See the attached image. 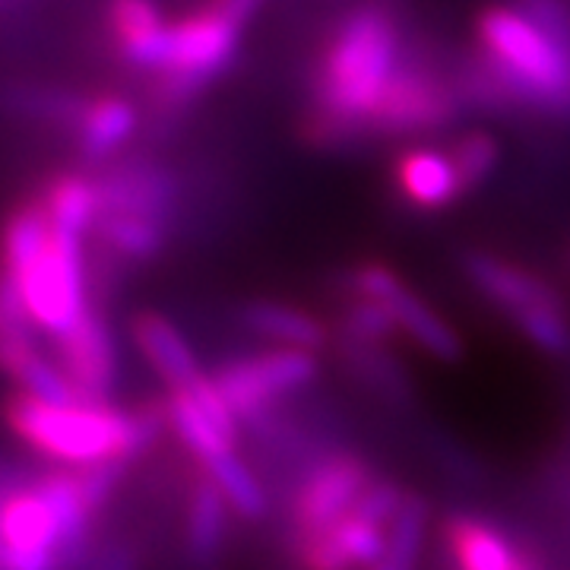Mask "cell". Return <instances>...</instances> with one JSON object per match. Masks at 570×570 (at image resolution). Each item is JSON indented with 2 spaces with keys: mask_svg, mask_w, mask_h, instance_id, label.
<instances>
[{
  "mask_svg": "<svg viewBox=\"0 0 570 570\" xmlns=\"http://www.w3.org/2000/svg\"><path fill=\"white\" fill-rule=\"evenodd\" d=\"M108 26L115 36V51L130 70L156 80L168 67L171 20L165 17L159 0H108Z\"/></svg>",
  "mask_w": 570,
  "mask_h": 570,
  "instance_id": "obj_13",
  "label": "cell"
},
{
  "mask_svg": "<svg viewBox=\"0 0 570 570\" xmlns=\"http://www.w3.org/2000/svg\"><path fill=\"white\" fill-rule=\"evenodd\" d=\"M92 235L115 264H149L168 247L171 225L140 216H99Z\"/></svg>",
  "mask_w": 570,
  "mask_h": 570,
  "instance_id": "obj_26",
  "label": "cell"
},
{
  "mask_svg": "<svg viewBox=\"0 0 570 570\" xmlns=\"http://www.w3.org/2000/svg\"><path fill=\"white\" fill-rule=\"evenodd\" d=\"M466 108L456 73L450 77L444 67L431 63L409 48L400 70L393 73L384 99L374 111L371 137H415L441 130L460 118Z\"/></svg>",
  "mask_w": 570,
  "mask_h": 570,
  "instance_id": "obj_5",
  "label": "cell"
},
{
  "mask_svg": "<svg viewBox=\"0 0 570 570\" xmlns=\"http://www.w3.org/2000/svg\"><path fill=\"white\" fill-rule=\"evenodd\" d=\"M0 3H7V0H0Z\"/></svg>",
  "mask_w": 570,
  "mask_h": 570,
  "instance_id": "obj_35",
  "label": "cell"
},
{
  "mask_svg": "<svg viewBox=\"0 0 570 570\" xmlns=\"http://www.w3.org/2000/svg\"><path fill=\"white\" fill-rule=\"evenodd\" d=\"M346 288L348 295H362V298H374V302L387 305L400 333H406L409 340L425 348L431 358L456 362L463 355V340L453 330V324H448L425 298H419L406 285V279L387 264H358L355 269H348Z\"/></svg>",
  "mask_w": 570,
  "mask_h": 570,
  "instance_id": "obj_8",
  "label": "cell"
},
{
  "mask_svg": "<svg viewBox=\"0 0 570 570\" xmlns=\"http://www.w3.org/2000/svg\"><path fill=\"white\" fill-rule=\"evenodd\" d=\"M513 570H546V568H542V561H539V558H535L530 549H517Z\"/></svg>",
  "mask_w": 570,
  "mask_h": 570,
  "instance_id": "obj_33",
  "label": "cell"
},
{
  "mask_svg": "<svg viewBox=\"0 0 570 570\" xmlns=\"http://www.w3.org/2000/svg\"><path fill=\"white\" fill-rule=\"evenodd\" d=\"M165 400V415H168V431L181 441V448L194 456L197 466H204L209 460L235 453L238 441L228 438L223 428L213 422V415L200 406V400L187 387L168 390Z\"/></svg>",
  "mask_w": 570,
  "mask_h": 570,
  "instance_id": "obj_20",
  "label": "cell"
},
{
  "mask_svg": "<svg viewBox=\"0 0 570 570\" xmlns=\"http://www.w3.org/2000/svg\"><path fill=\"white\" fill-rule=\"evenodd\" d=\"M390 546V527L352 508L333 527L307 535H288L295 570H374Z\"/></svg>",
  "mask_w": 570,
  "mask_h": 570,
  "instance_id": "obj_11",
  "label": "cell"
},
{
  "mask_svg": "<svg viewBox=\"0 0 570 570\" xmlns=\"http://www.w3.org/2000/svg\"><path fill=\"white\" fill-rule=\"evenodd\" d=\"M238 321L254 336L273 340L276 346L317 352L330 343V330L314 314H307L302 307L283 305V302H266V298L247 302L238 311Z\"/></svg>",
  "mask_w": 570,
  "mask_h": 570,
  "instance_id": "obj_19",
  "label": "cell"
},
{
  "mask_svg": "<svg viewBox=\"0 0 570 570\" xmlns=\"http://www.w3.org/2000/svg\"><path fill=\"white\" fill-rule=\"evenodd\" d=\"M197 469H204L206 475L216 482V489L223 491L225 504L235 510L242 520H250V523L264 520L266 510H269L264 485L257 482V475L235 453H223V456H216V460H209V463Z\"/></svg>",
  "mask_w": 570,
  "mask_h": 570,
  "instance_id": "obj_28",
  "label": "cell"
},
{
  "mask_svg": "<svg viewBox=\"0 0 570 570\" xmlns=\"http://www.w3.org/2000/svg\"><path fill=\"white\" fill-rule=\"evenodd\" d=\"M130 336H134V346L140 348V355L146 358V365L163 377L168 390L187 387L204 374L197 365L194 348L187 346V340L181 336V330L165 314H156V311L137 314L130 321Z\"/></svg>",
  "mask_w": 570,
  "mask_h": 570,
  "instance_id": "obj_18",
  "label": "cell"
},
{
  "mask_svg": "<svg viewBox=\"0 0 570 570\" xmlns=\"http://www.w3.org/2000/svg\"><path fill=\"white\" fill-rule=\"evenodd\" d=\"M0 105L20 118L77 134L82 115L89 108V96L61 89V86H45V82H13L0 92Z\"/></svg>",
  "mask_w": 570,
  "mask_h": 570,
  "instance_id": "obj_23",
  "label": "cell"
},
{
  "mask_svg": "<svg viewBox=\"0 0 570 570\" xmlns=\"http://www.w3.org/2000/svg\"><path fill=\"white\" fill-rule=\"evenodd\" d=\"M448 153L466 194L479 190L501 165V142L494 140V134L489 130H466Z\"/></svg>",
  "mask_w": 570,
  "mask_h": 570,
  "instance_id": "obj_30",
  "label": "cell"
},
{
  "mask_svg": "<svg viewBox=\"0 0 570 570\" xmlns=\"http://www.w3.org/2000/svg\"><path fill=\"white\" fill-rule=\"evenodd\" d=\"M508 321L517 326V330H520V336H523L532 348H539L542 355L570 362L568 307H554V305L523 307V311L510 314Z\"/></svg>",
  "mask_w": 570,
  "mask_h": 570,
  "instance_id": "obj_29",
  "label": "cell"
},
{
  "mask_svg": "<svg viewBox=\"0 0 570 570\" xmlns=\"http://www.w3.org/2000/svg\"><path fill=\"white\" fill-rule=\"evenodd\" d=\"M51 245V219L41 200L20 204L0 225V266L13 276L39 261L45 247Z\"/></svg>",
  "mask_w": 570,
  "mask_h": 570,
  "instance_id": "obj_27",
  "label": "cell"
},
{
  "mask_svg": "<svg viewBox=\"0 0 570 570\" xmlns=\"http://www.w3.org/2000/svg\"><path fill=\"white\" fill-rule=\"evenodd\" d=\"M41 206L51 219V228L73 238H89L99 223V194H96V178L70 171L58 175L45 184L41 190Z\"/></svg>",
  "mask_w": 570,
  "mask_h": 570,
  "instance_id": "obj_22",
  "label": "cell"
},
{
  "mask_svg": "<svg viewBox=\"0 0 570 570\" xmlns=\"http://www.w3.org/2000/svg\"><path fill=\"white\" fill-rule=\"evenodd\" d=\"M99 216H140L153 223L175 225L181 187L171 168L153 156H118L96 175Z\"/></svg>",
  "mask_w": 570,
  "mask_h": 570,
  "instance_id": "obj_10",
  "label": "cell"
},
{
  "mask_svg": "<svg viewBox=\"0 0 570 570\" xmlns=\"http://www.w3.org/2000/svg\"><path fill=\"white\" fill-rule=\"evenodd\" d=\"M412 568H415L412 561H406V558H400V554L387 551V554H384V561H381L374 570H412Z\"/></svg>",
  "mask_w": 570,
  "mask_h": 570,
  "instance_id": "obj_34",
  "label": "cell"
},
{
  "mask_svg": "<svg viewBox=\"0 0 570 570\" xmlns=\"http://www.w3.org/2000/svg\"><path fill=\"white\" fill-rule=\"evenodd\" d=\"M374 482V469L358 453H333L302 475L288 501V535H307L343 520L362 491Z\"/></svg>",
  "mask_w": 570,
  "mask_h": 570,
  "instance_id": "obj_9",
  "label": "cell"
},
{
  "mask_svg": "<svg viewBox=\"0 0 570 570\" xmlns=\"http://www.w3.org/2000/svg\"><path fill=\"white\" fill-rule=\"evenodd\" d=\"M264 0H209L200 10L171 20L168 67L153 80L156 118H178L197 102L238 58L242 36Z\"/></svg>",
  "mask_w": 570,
  "mask_h": 570,
  "instance_id": "obj_4",
  "label": "cell"
},
{
  "mask_svg": "<svg viewBox=\"0 0 570 570\" xmlns=\"http://www.w3.org/2000/svg\"><path fill=\"white\" fill-rule=\"evenodd\" d=\"M41 330L22 298L20 279L0 266V374L13 377L17 367L41 352Z\"/></svg>",
  "mask_w": 570,
  "mask_h": 570,
  "instance_id": "obj_25",
  "label": "cell"
},
{
  "mask_svg": "<svg viewBox=\"0 0 570 570\" xmlns=\"http://www.w3.org/2000/svg\"><path fill=\"white\" fill-rule=\"evenodd\" d=\"M444 539L460 570H513L517 549L485 520L453 513L444 523Z\"/></svg>",
  "mask_w": 570,
  "mask_h": 570,
  "instance_id": "obj_24",
  "label": "cell"
},
{
  "mask_svg": "<svg viewBox=\"0 0 570 570\" xmlns=\"http://www.w3.org/2000/svg\"><path fill=\"white\" fill-rule=\"evenodd\" d=\"M225 532H228V504L216 482L197 469L187 489L184 504V558L194 568H213L223 554Z\"/></svg>",
  "mask_w": 570,
  "mask_h": 570,
  "instance_id": "obj_17",
  "label": "cell"
},
{
  "mask_svg": "<svg viewBox=\"0 0 570 570\" xmlns=\"http://www.w3.org/2000/svg\"><path fill=\"white\" fill-rule=\"evenodd\" d=\"M396 333H400V326L393 321L387 305H381L374 298H362V295H348L340 336L358 340V343H390Z\"/></svg>",
  "mask_w": 570,
  "mask_h": 570,
  "instance_id": "obj_31",
  "label": "cell"
},
{
  "mask_svg": "<svg viewBox=\"0 0 570 570\" xmlns=\"http://www.w3.org/2000/svg\"><path fill=\"white\" fill-rule=\"evenodd\" d=\"M393 187L396 197L419 213H441L466 197L450 153L434 146L406 149L393 165Z\"/></svg>",
  "mask_w": 570,
  "mask_h": 570,
  "instance_id": "obj_15",
  "label": "cell"
},
{
  "mask_svg": "<svg viewBox=\"0 0 570 570\" xmlns=\"http://www.w3.org/2000/svg\"><path fill=\"white\" fill-rule=\"evenodd\" d=\"M472 36L456 70L466 108L570 124V0H494Z\"/></svg>",
  "mask_w": 570,
  "mask_h": 570,
  "instance_id": "obj_1",
  "label": "cell"
},
{
  "mask_svg": "<svg viewBox=\"0 0 570 570\" xmlns=\"http://www.w3.org/2000/svg\"><path fill=\"white\" fill-rule=\"evenodd\" d=\"M0 419L36 456L61 466H89L105 460L137 463L168 431L165 400L134 409L115 403L55 406L17 390L3 396Z\"/></svg>",
  "mask_w": 570,
  "mask_h": 570,
  "instance_id": "obj_3",
  "label": "cell"
},
{
  "mask_svg": "<svg viewBox=\"0 0 570 570\" xmlns=\"http://www.w3.org/2000/svg\"><path fill=\"white\" fill-rule=\"evenodd\" d=\"M336 348H340V358L348 367V374L367 384L381 400H387L393 406L412 403V396H415L412 377L403 362L390 355L387 343H358V340L340 336Z\"/></svg>",
  "mask_w": 570,
  "mask_h": 570,
  "instance_id": "obj_21",
  "label": "cell"
},
{
  "mask_svg": "<svg viewBox=\"0 0 570 570\" xmlns=\"http://www.w3.org/2000/svg\"><path fill=\"white\" fill-rule=\"evenodd\" d=\"M51 346L82 403H111L118 387V343L102 307H89Z\"/></svg>",
  "mask_w": 570,
  "mask_h": 570,
  "instance_id": "obj_12",
  "label": "cell"
},
{
  "mask_svg": "<svg viewBox=\"0 0 570 570\" xmlns=\"http://www.w3.org/2000/svg\"><path fill=\"white\" fill-rule=\"evenodd\" d=\"M0 570H3V564H0Z\"/></svg>",
  "mask_w": 570,
  "mask_h": 570,
  "instance_id": "obj_36",
  "label": "cell"
},
{
  "mask_svg": "<svg viewBox=\"0 0 570 570\" xmlns=\"http://www.w3.org/2000/svg\"><path fill=\"white\" fill-rule=\"evenodd\" d=\"M140 546L134 539H102L89 554L82 570H140Z\"/></svg>",
  "mask_w": 570,
  "mask_h": 570,
  "instance_id": "obj_32",
  "label": "cell"
},
{
  "mask_svg": "<svg viewBox=\"0 0 570 570\" xmlns=\"http://www.w3.org/2000/svg\"><path fill=\"white\" fill-rule=\"evenodd\" d=\"M137 124H140V108L130 99L115 96V92L89 99V108L73 134L80 163L96 171L102 165L115 163L121 156L124 142L137 134Z\"/></svg>",
  "mask_w": 570,
  "mask_h": 570,
  "instance_id": "obj_16",
  "label": "cell"
},
{
  "mask_svg": "<svg viewBox=\"0 0 570 570\" xmlns=\"http://www.w3.org/2000/svg\"><path fill=\"white\" fill-rule=\"evenodd\" d=\"M406 51L403 26L387 3L365 0L348 7L317 51L302 124L307 142L343 149L371 137L374 111Z\"/></svg>",
  "mask_w": 570,
  "mask_h": 570,
  "instance_id": "obj_2",
  "label": "cell"
},
{
  "mask_svg": "<svg viewBox=\"0 0 570 570\" xmlns=\"http://www.w3.org/2000/svg\"><path fill=\"white\" fill-rule=\"evenodd\" d=\"M317 371L321 365L314 352L279 346L250 358H232L209 377L223 393L232 415L238 419V425L261 431L269 422L273 406L288 393L307 387L317 377Z\"/></svg>",
  "mask_w": 570,
  "mask_h": 570,
  "instance_id": "obj_7",
  "label": "cell"
},
{
  "mask_svg": "<svg viewBox=\"0 0 570 570\" xmlns=\"http://www.w3.org/2000/svg\"><path fill=\"white\" fill-rule=\"evenodd\" d=\"M463 273H466L472 288L482 298H489L504 317L523 311V307H568L564 295L549 279H542L539 273H532L527 266L510 264L498 254H489V250H469L463 257Z\"/></svg>",
  "mask_w": 570,
  "mask_h": 570,
  "instance_id": "obj_14",
  "label": "cell"
},
{
  "mask_svg": "<svg viewBox=\"0 0 570 570\" xmlns=\"http://www.w3.org/2000/svg\"><path fill=\"white\" fill-rule=\"evenodd\" d=\"M17 279L32 321L48 340L63 336L92 307L86 242L73 235H61L51 228V245Z\"/></svg>",
  "mask_w": 570,
  "mask_h": 570,
  "instance_id": "obj_6",
  "label": "cell"
}]
</instances>
